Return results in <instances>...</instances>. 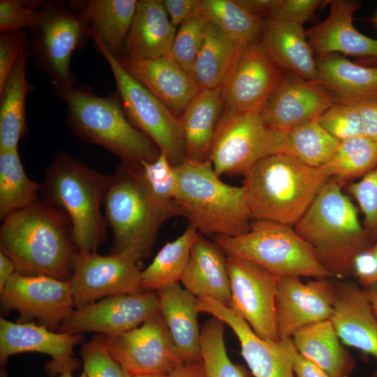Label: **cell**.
<instances>
[{
  "label": "cell",
  "mask_w": 377,
  "mask_h": 377,
  "mask_svg": "<svg viewBox=\"0 0 377 377\" xmlns=\"http://www.w3.org/2000/svg\"><path fill=\"white\" fill-rule=\"evenodd\" d=\"M0 245L20 274L61 281L72 276L77 249L71 223L64 212L45 200L5 219Z\"/></svg>",
  "instance_id": "6da1fadb"
},
{
  "label": "cell",
  "mask_w": 377,
  "mask_h": 377,
  "mask_svg": "<svg viewBox=\"0 0 377 377\" xmlns=\"http://www.w3.org/2000/svg\"><path fill=\"white\" fill-rule=\"evenodd\" d=\"M290 154L266 157L244 175L242 187L255 220L294 226L330 179Z\"/></svg>",
  "instance_id": "7a4b0ae2"
},
{
  "label": "cell",
  "mask_w": 377,
  "mask_h": 377,
  "mask_svg": "<svg viewBox=\"0 0 377 377\" xmlns=\"http://www.w3.org/2000/svg\"><path fill=\"white\" fill-rule=\"evenodd\" d=\"M52 91L66 105V123L80 139L104 147L132 166L152 162L160 155L158 146L130 122L117 95L98 96L83 85L52 87Z\"/></svg>",
  "instance_id": "3957f363"
},
{
  "label": "cell",
  "mask_w": 377,
  "mask_h": 377,
  "mask_svg": "<svg viewBox=\"0 0 377 377\" xmlns=\"http://www.w3.org/2000/svg\"><path fill=\"white\" fill-rule=\"evenodd\" d=\"M341 182L330 179L293 226L314 250L332 276L353 274L355 256L370 248L371 239L357 211L343 193Z\"/></svg>",
  "instance_id": "277c9868"
},
{
  "label": "cell",
  "mask_w": 377,
  "mask_h": 377,
  "mask_svg": "<svg viewBox=\"0 0 377 377\" xmlns=\"http://www.w3.org/2000/svg\"><path fill=\"white\" fill-rule=\"evenodd\" d=\"M174 168L175 202L200 234L235 237L250 230L253 218L242 186L222 182L209 159L186 158Z\"/></svg>",
  "instance_id": "5b68a950"
},
{
  "label": "cell",
  "mask_w": 377,
  "mask_h": 377,
  "mask_svg": "<svg viewBox=\"0 0 377 377\" xmlns=\"http://www.w3.org/2000/svg\"><path fill=\"white\" fill-rule=\"evenodd\" d=\"M110 181L67 153L58 154L47 168L41 190L45 200L68 216L77 252L96 253L105 236L101 205Z\"/></svg>",
  "instance_id": "8992f818"
},
{
  "label": "cell",
  "mask_w": 377,
  "mask_h": 377,
  "mask_svg": "<svg viewBox=\"0 0 377 377\" xmlns=\"http://www.w3.org/2000/svg\"><path fill=\"white\" fill-rule=\"evenodd\" d=\"M139 167L121 163L110 176L103 204L113 232V253H128L140 261L150 254L161 226L184 214L164 207L150 195Z\"/></svg>",
  "instance_id": "52a82bcc"
},
{
  "label": "cell",
  "mask_w": 377,
  "mask_h": 377,
  "mask_svg": "<svg viewBox=\"0 0 377 377\" xmlns=\"http://www.w3.org/2000/svg\"><path fill=\"white\" fill-rule=\"evenodd\" d=\"M214 242L227 256L253 262L279 278L332 277L293 226L255 220L247 232L235 237L216 236Z\"/></svg>",
  "instance_id": "ba28073f"
},
{
  "label": "cell",
  "mask_w": 377,
  "mask_h": 377,
  "mask_svg": "<svg viewBox=\"0 0 377 377\" xmlns=\"http://www.w3.org/2000/svg\"><path fill=\"white\" fill-rule=\"evenodd\" d=\"M28 30V48L35 68L47 76L52 87L75 86L77 78L71 67L72 55L89 38L81 15L71 11L64 1H45Z\"/></svg>",
  "instance_id": "9c48e42d"
},
{
  "label": "cell",
  "mask_w": 377,
  "mask_h": 377,
  "mask_svg": "<svg viewBox=\"0 0 377 377\" xmlns=\"http://www.w3.org/2000/svg\"><path fill=\"white\" fill-rule=\"evenodd\" d=\"M290 154L286 133L269 127L259 112L225 107L209 160L218 176L244 175L269 156Z\"/></svg>",
  "instance_id": "30bf717a"
},
{
  "label": "cell",
  "mask_w": 377,
  "mask_h": 377,
  "mask_svg": "<svg viewBox=\"0 0 377 377\" xmlns=\"http://www.w3.org/2000/svg\"><path fill=\"white\" fill-rule=\"evenodd\" d=\"M92 40L111 69L117 96L130 122L158 146L172 165L183 162L187 151L180 118L129 74L100 40Z\"/></svg>",
  "instance_id": "8fae6325"
},
{
  "label": "cell",
  "mask_w": 377,
  "mask_h": 377,
  "mask_svg": "<svg viewBox=\"0 0 377 377\" xmlns=\"http://www.w3.org/2000/svg\"><path fill=\"white\" fill-rule=\"evenodd\" d=\"M103 337L110 355L131 377L167 376L184 364L160 311L130 331Z\"/></svg>",
  "instance_id": "7c38bea8"
},
{
  "label": "cell",
  "mask_w": 377,
  "mask_h": 377,
  "mask_svg": "<svg viewBox=\"0 0 377 377\" xmlns=\"http://www.w3.org/2000/svg\"><path fill=\"white\" fill-rule=\"evenodd\" d=\"M230 287L228 306L242 317L260 338L279 339L276 318L279 277L261 266L226 256Z\"/></svg>",
  "instance_id": "4fadbf2b"
},
{
  "label": "cell",
  "mask_w": 377,
  "mask_h": 377,
  "mask_svg": "<svg viewBox=\"0 0 377 377\" xmlns=\"http://www.w3.org/2000/svg\"><path fill=\"white\" fill-rule=\"evenodd\" d=\"M138 262L128 253L100 256L77 252L69 280L74 306L79 308L102 297L140 293Z\"/></svg>",
  "instance_id": "5bb4252c"
},
{
  "label": "cell",
  "mask_w": 377,
  "mask_h": 377,
  "mask_svg": "<svg viewBox=\"0 0 377 377\" xmlns=\"http://www.w3.org/2000/svg\"><path fill=\"white\" fill-rule=\"evenodd\" d=\"M0 293L3 310L17 311L22 321L37 319L52 331L74 311L69 281L15 272Z\"/></svg>",
  "instance_id": "9a60e30c"
},
{
  "label": "cell",
  "mask_w": 377,
  "mask_h": 377,
  "mask_svg": "<svg viewBox=\"0 0 377 377\" xmlns=\"http://www.w3.org/2000/svg\"><path fill=\"white\" fill-rule=\"evenodd\" d=\"M199 312L222 320L234 332L241 354L254 377H296L294 361L297 349L292 339L266 340L230 308L208 297H197Z\"/></svg>",
  "instance_id": "2e32d148"
},
{
  "label": "cell",
  "mask_w": 377,
  "mask_h": 377,
  "mask_svg": "<svg viewBox=\"0 0 377 377\" xmlns=\"http://www.w3.org/2000/svg\"><path fill=\"white\" fill-rule=\"evenodd\" d=\"M159 312L157 293L118 295L77 308L60 332H94L115 336L130 331Z\"/></svg>",
  "instance_id": "e0dca14e"
},
{
  "label": "cell",
  "mask_w": 377,
  "mask_h": 377,
  "mask_svg": "<svg viewBox=\"0 0 377 377\" xmlns=\"http://www.w3.org/2000/svg\"><path fill=\"white\" fill-rule=\"evenodd\" d=\"M285 71L260 41L242 47L221 87L225 107L259 112Z\"/></svg>",
  "instance_id": "ac0fdd59"
},
{
  "label": "cell",
  "mask_w": 377,
  "mask_h": 377,
  "mask_svg": "<svg viewBox=\"0 0 377 377\" xmlns=\"http://www.w3.org/2000/svg\"><path fill=\"white\" fill-rule=\"evenodd\" d=\"M300 279L279 278L275 306L279 339H292L301 328L332 316L335 285L328 278L307 282Z\"/></svg>",
  "instance_id": "d6986e66"
},
{
  "label": "cell",
  "mask_w": 377,
  "mask_h": 377,
  "mask_svg": "<svg viewBox=\"0 0 377 377\" xmlns=\"http://www.w3.org/2000/svg\"><path fill=\"white\" fill-rule=\"evenodd\" d=\"M334 103L320 83L285 71L259 111L270 128L286 133L291 128L317 119Z\"/></svg>",
  "instance_id": "ffe728a7"
},
{
  "label": "cell",
  "mask_w": 377,
  "mask_h": 377,
  "mask_svg": "<svg viewBox=\"0 0 377 377\" xmlns=\"http://www.w3.org/2000/svg\"><path fill=\"white\" fill-rule=\"evenodd\" d=\"M80 334L55 333L43 325L15 323L0 319V359L3 363L11 355L36 352L48 355L46 364L48 374L55 376L74 370L79 362L73 357V349L81 340Z\"/></svg>",
  "instance_id": "44dd1931"
},
{
  "label": "cell",
  "mask_w": 377,
  "mask_h": 377,
  "mask_svg": "<svg viewBox=\"0 0 377 377\" xmlns=\"http://www.w3.org/2000/svg\"><path fill=\"white\" fill-rule=\"evenodd\" d=\"M117 58L129 74L178 117L201 89L170 56L149 59Z\"/></svg>",
  "instance_id": "7402d4cb"
},
{
  "label": "cell",
  "mask_w": 377,
  "mask_h": 377,
  "mask_svg": "<svg viewBox=\"0 0 377 377\" xmlns=\"http://www.w3.org/2000/svg\"><path fill=\"white\" fill-rule=\"evenodd\" d=\"M327 17L306 31L307 40L318 56L343 54L377 61V40L359 32L353 16L359 3L350 0L330 1Z\"/></svg>",
  "instance_id": "603a6c76"
},
{
  "label": "cell",
  "mask_w": 377,
  "mask_h": 377,
  "mask_svg": "<svg viewBox=\"0 0 377 377\" xmlns=\"http://www.w3.org/2000/svg\"><path fill=\"white\" fill-rule=\"evenodd\" d=\"M331 320L342 342L377 362V318L364 289L350 283L335 286ZM377 377V369L372 375Z\"/></svg>",
  "instance_id": "cb8c5ba5"
},
{
  "label": "cell",
  "mask_w": 377,
  "mask_h": 377,
  "mask_svg": "<svg viewBox=\"0 0 377 377\" xmlns=\"http://www.w3.org/2000/svg\"><path fill=\"white\" fill-rule=\"evenodd\" d=\"M176 31L162 1H138L119 57L149 59L170 56Z\"/></svg>",
  "instance_id": "d4e9b609"
},
{
  "label": "cell",
  "mask_w": 377,
  "mask_h": 377,
  "mask_svg": "<svg viewBox=\"0 0 377 377\" xmlns=\"http://www.w3.org/2000/svg\"><path fill=\"white\" fill-rule=\"evenodd\" d=\"M180 282L196 297H208L230 306L231 294L226 254L203 235L199 234L192 246Z\"/></svg>",
  "instance_id": "484cf974"
},
{
  "label": "cell",
  "mask_w": 377,
  "mask_h": 377,
  "mask_svg": "<svg viewBox=\"0 0 377 377\" xmlns=\"http://www.w3.org/2000/svg\"><path fill=\"white\" fill-rule=\"evenodd\" d=\"M261 45L284 71L319 82L316 59L302 25L284 20H265Z\"/></svg>",
  "instance_id": "4316f807"
},
{
  "label": "cell",
  "mask_w": 377,
  "mask_h": 377,
  "mask_svg": "<svg viewBox=\"0 0 377 377\" xmlns=\"http://www.w3.org/2000/svg\"><path fill=\"white\" fill-rule=\"evenodd\" d=\"M316 64L320 83L332 94L334 103L377 101V67L357 64L339 54L318 56Z\"/></svg>",
  "instance_id": "83f0119b"
},
{
  "label": "cell",
  "mask_w": 377,
  "mask_h": 377,
  "mask_svg": "<svg viewBox=\"0 0 377 377\" xmlns=\"http://www.w3.org/2000/svg\"><path fill=\"white\" fill-rule=\"evenodd\" d=\"M159 311L184 364L201 360L197 297L179 283L157 292Z\"/></svg>",
  "instance_id": "f1b7e54d"
},
{
  "label": "cell",
  "mask_w": 377,
  "mask_h": 377,
  "mask_svg": "<svg viewBox=\"0 0 377 377\" xmlns=\"http://www.w3.org/2000/svg\"><path fill=\"white\" fill-rule=\"evenodd\" d=\"M292 339L297 352L330 377H350L355 360L341 344L330 319L301 328Z\"/></svg>",
  "instance_id": "f546056e"
},
{
  "label": "cell",
  "mask_w": 377,
  "mask_h": 377,
  "mask_svg": "<svg viewBox=\"0 0 377 377\" xmlns=\"http://www.w3.org/2000/svg\"><path fill=\"white\" fill-rule=\"evenodd\" d=\"M225 108L221 88L201 89L179 117L187 158L209 159L216 130Z\"/></svg>",
  "instance_id": "4dcf8cb0"
},
{
  "label": "cell",
  "mask_w": 377,
  "mask_h": 377,
  "mask_svg": "<svg viewBox=\"0 0 377 377\" xmlns=\"http://www.w3.org/2000/svg\"><path fill=\"white\" fill-rule=\"evenodd\" d=\"M29 57L27 43L0 90V151L18 147L27 131L26 101L27 95L34 89L26 76Z\"/></svg>",
  "instance_id": "1f68e13d"
},
{
  "label": "cell",
  "mask_w": 377,
  "mask_h": 377,
  "mask_svg": "<svg viewBox=\"0 0 377 377\" xmlns=\"http://www.w3.org/2000/svg\"><path fill=\"white\" fill-rule=\"evenodd\" d=\"M136 0H89L78 13L89 38L100 40L110 53L119 57L136 9Z\"/></svg>",
  "instance_id": "d6a6232c"
},
{
  "label": "cell",
  "mask_w": 377,
  "mask_h": 377,
  "mask_svg": "<svg viewBox=\"0 0 377 377\" xmlns=\"http://www.w3.org/2000/svg\"><path fill=\"white\" fill-rule=\"evenodd\" d=\"M242 48L208 22L192 73L200 87L221 88Z\"/></svg>",
  "instance_id": "836d02e7"
},
{
  "label": "cell",
  "mask_w": 377,
  "mask_h": 377,
  "mask_svg": "<svg viewBox=\"0 0 377 377\" xmlns=\"http://www.w3.org/2000/svg\"><path fill=\"white\" fill-rule=\"evenodd\" d=\"M192 224L177 239L167 242L154 259L141 272V287L146 292L159 291L179 283L187 265L192 246L199 235Z\"/></svg>",
  "instance_id": "e575fe53"
},
{
  "label": "cell",
  "mask_w": 377,
  "mask_h": 377,
  "mask_svg": "<svg viewBox=\"0 0 377 377\" xmlns=\"http://www.w3.org/2000/svg\"><path fill=\"white\" fill-rule=\"evenodd\" d=\"M41 184L27 175L18 147L0 151V219L36 202Z\"/></svg>",
  "instance_id": "d590c367"
},
{
  "label": "cell",
  "mask_w": 377,
  "mask_h": 377,
  "mask_svg": "<svg viewBox=\"0 0 377 377\" xmlns=\"http://www.w3.org/2000/svg\"><path fill=\"white\" fill-rule=\"evenodd\" d=\"M201 5L207 21L239 46L260 40L265 20L249 13L236 0H202Z\"/></svg>",
  "instance_id": "8d00e7d4"
},
{
  "label": "cell",
  "mask_w": 377,
  "mask_h": 377,
  "mask_svg": "<svg viewBox=\"0 0 377 377\" xmlns=\"http://www.w3.org/2000/svg\"><path fill=\"white\" fill-rule=\"evenodd\" d=\"M377 165V142L360 136L340 142L323 168L330 178L340 182L363 177Z\"/></svg>",
  "instance_id": "74e56055"
},
{
  "label": "cell",
  "mask_w": 377,
  "mask_h": 377,
  "mask_svg": "<svg viewBox=\"0 0 377 377\" xmlns=\"http://www.w3.org/2000/svg\"><path fill=\"white\" fill-rule=\"evenodd\" d=\"M286 135L291 154L313 168L325 165L340 143L317 119L300 124L289 129Z\"/></svg>",
  "instance_id": "f35d334b"
},
{
  "label": "cell",
  "mask_w": 377,
  "mask_h": 377,
  "mask_svg": "<svg viewBox=\"0 0 377 377\" xmlns=\"http://www.w3.org/2000/svg\"><path fill=\"white\" fill-rule=\"evenodd\" d=\"M225 323L212 316L200 330L201 360L207 377H251V372L228 357L225 340Z\"/></svg>",
  "instance_id": "ab89813d"
},
{
  "label": "cell",
  "mask_w": 377,
  "mask_h": 377,
  "mask_svg": "<svg viewBox=\"0 0 377 377\" xmlns=\"http://www.w3.org/2000/svg\"><path fill=\"white\" fill-rule=\"evenodd\" d=\"M138 172L145 188L158 203L182 211L175 202L177 178L175 168L164 153L161 151L152 162L142 161Z\"/></svg>",
  "instance_id": "60d3db41"
},
{
  "label": "cell",
  "mask_w": 377,
  "mask_h": 377,
  "mask_svg": "<svg viewBox=\"0 0 377 377\" xmlns=\"http://www.w3.org/2000/svg\"><path fill=\"white\" fill-rule=\"evenodd\" d=\"M207 23L201 11L179 27L175 34L170 57L191 76L204 41Z\"/></svg>",
  "instance_id": "b9f144b4"
},
{
  "label": "cell",
  "mask_w": 377,
  "mask_h": 377,
  "mask_svg": "<svg viewBox=\"0 0 377 377\" xmlns=\"http://www.w3.org/2000/svg\"><path fill=\"white\" fill-rule=\"evenodd\" d=\"M317 120L339 142L364 136L361 117L355 105L334 103Z\"/></svg>",
  "instance_id": "7bdbcfd3"
},
{
  "label": "cell",
  "mask_w": 377,
  "mask_h": 377,
  "mask_svg": "<svg viewBox=\"0 0 377 377\" xmlns=\"http://www.w3.org/2000/svg\"><path fill=\"white\" fill-rule=\"evenodd\" d=\"M81 356L88 377H131L110 355L103 336L84 343Z\"/></svg>",
  "instance_id": "ee69618b"
},
{
  "label": "cell",
  "mask_w": 377,
  "mask_h": 377,
  "mask_svg": "<svg viewBox=\"0 0 377 377\" xmlns=\"http://www.w3.org/2000/svg\"><path fill=\"white\" fill-rule=\"evenodd\" d=\"M348 191L364 215V229L370 239H377V165L352 183Z\"/></svg>",
  "instance_id": "f6af8a7d"
},
{
  "label": "cell",
  "mask_w": 377,
  "mask_h": 377,
  "mask_svg": "<svg viewBox=\"0 0 377 377\" xmlns=\"http://www.w3.org/2000/svg\"><path fill=\"white\" fill-rule=\"evenodd\" d=\"M44 3L41 0H1L0 31L29 29L36 22Z\"/></svg>",
  "instance_id": "bcb514c9"
},
{
  "label": "cell",
  "mask_w": 377,
  "mask_h": 377,
  "mask_svg": "<svg viewBox=\"0 0 377 377\" xmlns=\"http://www.w3.org/2000/svg\"><path fill=\"white\" fill-rule=\"evenodd\" d=\"M27 39L28 34L24 30L0 31V90L5 85Z\"/></svg>",
  "instance_id": "7dc6e473"
},
{
  "label": "cell",
  "mask_w": 377,
  "mask_h": 377,
  "mask_svg": "<svg viewBox=\"0 0 377 377\" xmlns=\"http://www.w3.org/2000/svg\"><path fill=\"white\" fill-rule=\"evenodd\" d=\"M324 1L320 0H281L270 18L302 24L309 20Z\"/></svg>",
  "instance_id": "c3c4849f"
},
{
  "label": "cell",
  "mask_w": 377,
  "mask_h": 377,
  "mask_svg": "<svg viewBox=\"0 0 377 377\" xmlns=\"http://www.w3.org/2000/svg\"><path fill=\"white\" fill-rule=\"evenodd\" d=\"M171 24L176 29L202 11L200 0L162 1Z\"/></svg>",
  "instance_id": "681fc988"
},
{
  "label": "cell",
  "mask_w": 377,
  "mask_h": 377,
  "mask_svg": "<svg viewBox=\"0 0 377 377\" xmlns=\"http://www.w3.org/2000/svg\"><path fill=\"white\" fill-rule=\"evenodd\" d=\"M355 105L361 117L364 135L377 142V101Z\"/></svg>",
  "instance_id": "f907efd6"
},
{
  "label": "cell",
  "mask_w": 377,
  "mask_h": 377,
  "mask_svg": "<svg viewBox=\"0 0 377 377\" xmlns=\"http://www.w3.org/2000/svg\"><path fill=\"white\" fill-rule=\"evenodd\" d=\"M253 15L265 20L272 17L281 0H236Z\"/></svg>",
  "instance_id": "816d5d0a"
},
{
  "label": "cell",
  "mask_w": 377,
  "mask_h": 377,
  "mask_svg": "<svg viewBox=\"0 0 377 377\" xmlns=\"http://www.w3.org/2000/svg\"><path fill=\"white\" fill-rule=\"evenodd\" d=\"M294 371L296 377H330L324 371L297 351L295 357Z\"/></svg>",
  "instance_id": "f5cc1de1"
},
{
  "label": "cell",
  "mask_w": 377,
  "mask_h": 377,
  "mask_svg": "<svg viewBox=\"0 0 377 377\" xmlns=\"http://www.w3.org/2000/svg\"><path fill=\"white\" fill-rule=\"evenodd\" d=\"M166 377H207V376L201 360L183 364L173 369Z\"/></svg>",
  "instance_id": "db71d44e"
},
{
  "label": "cell",
  "mask_w": 377,
  "mask_h": 377,
  "mask_svg": "<svg viewBox=\"0 0 377 377\" xmlns=\"http://www.w3.org/2000/svg\"><path fill=\"white\" fill-rule=\"evenodd\" d=\"M16 272L13 261L3 252L0 251V292Z\"/></svg>",
  "instance_id": "11a10c76"
},
{
  "label": "cell",
  "mask_w": 377,
  "mask_h": 377,
  "mask_svg": "<svg viewBox=\"0 0 377 377\" xmlns=\"http://www.w3.org/2000/svg\"><path fill=\"white\" fill-rule=\"evenodd\" d=\"M364 291L377 318V283L364 288Z\"/></svg>",
  "instance_id": "9f6ffc18"
},
{
  "label": "cell",
  "mask_w": 377,
  "mask_h": 377,
  "mask_svg": "<svg viewBox=\"0 0 377 377\" xmlns=\"http://www.w3.org/2000/svg\"><path fill=\"white\" fill-rule=\"evenodd\" d=\"M371 251L373 252L375 258H376V260L377 261V243L376 244H374V246H371Z\"/></svg>",
  "instance_id": "6f0895ef"
},
{
  "label": "cell",
  "mask_w": 377,
  "mask_h": 377,
  "mask_svg": "<svg viewBox=\"0 0 377 377\" xmlns=\"http://www.w3.org/2000/svg\"><path fill=\"white\" fill-rule=\"evenodd\" d=\"M59 377H73L72 371H67L61 374H60Z\"/></svg>",
  "instance_id": "680465c9"
},
{
  "label": "cell",
  "mask_w": 377,
  "mask_h": 377,
  "mask_svg": "<svg viewBox=\"0 0 377 377\" xmlns=\"http://www.w3.org/2000/svg\"><path fill=\"white\" fill-rule=\"evenodd\" d=\"M136 377H166V376H141Z\"/></svg>",
  "instance_id": "91938a15"
},
{
  "label": "cell",
  "mask_w": 377,
  "mask_h": 377,
  "mask_svg": "<svg viewBox=\"0 0 377 377\" xmlns=\"http://www.w3.org/2000/svg\"><path fill=\"white\" fill-rule=\"evenodd\" d=\"M79 377H88L87 374L83 371L81 375Z\"/></svg>",
  "instance_id": "94428289"
},
{
  "label": "cell",
  "mask_w": 377,
  "mask_h": 377,
  "mask_svg": "<svg viewBox=\"0 0 377 377\" xmlns=\"http://www.w3.org/2000/svg\"><path fill=\"white\" fill-rule=\"evenodd\" d=\"M374 22L376 23L377 24V15L376 16V17L374 18Z\"/></svg>",
  "instance_id": "6125c7cd"
}]
</instances>
